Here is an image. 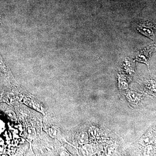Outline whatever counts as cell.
I'll return each mask as SVG.
<instances>
[{"instance_id":"cell-1","label":"cell","mask_w":156,"mask_h":156,"mask_svg":"<svg viewBox=\"0 0 156 156\" xmlns=\"http://www.w3.org/2000/svg\"><path fill=\"white\" fill-rule=\"evenodd\" d=\"M137 29L140 32L149 37L151 38H153L154 37V30L151 24L148 23H140L138 25Z\"/></svg>"}]
</instances>
